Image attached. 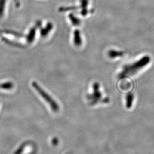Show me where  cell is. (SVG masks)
I'll return each instance as SVG.
<instances>
[{
  "label": "cell",
  "instance_id": "cell-1",
  "mask_svg": "<svg viewBox=\"0 0 154 154\" xmlns=\"http://www.w3.org/2000/svg\"><path fill=\"white\" fill-rule=\"evenodd\" d=\"M151 61V57L149 56L146 55L132 64L125 65L123 67L122 71L119 76V79H123L135 75L138 72L142 70L143 69L150 64Z\"/></svg>",
  "mask_w": 154,
  "mask_h": 154
},
{
  "label": "cell",
  "instance_id": "cell-2",
  "mask_svg": "<svg viewBox=\"0 0 154 154\" xmlns=\"http://www.w3.org/2000/svg\"><path fill=\"white\" fill-rule=\"evenodd\" d=\"M32 86L38 92L43 99L49 104L53 111L57 112L59 111L60 107L58 103L51 97L50 95H49L46 91H45L42 88L40 87L38 83L34 82L32 83Z\"/></svg>",
  "mask_w": 154,
  "mask_h": 154
},
{
  "label": "cell",
  "instance_id": "cell-3",
  "mask_svg": "<svg viewBox=\"0 0 154 154\" xmlns=\"http://www.w3.org/2000/svg\"><path fill=\"white\" fill-rule=\"evenodd\" d=\"M102 95L99 91V83H94L93 85V93L87 96L88 99L90 101V104L92 105H94L98 103L102 98Z\"/></svg>",
  "mask_w": 154,
  "mask_h": 154
},
{
  "label": "cell",
  "instance_id": "cell-4",
  "mask_svg": "<svg viewBox=\"0 0 154 154\" xmlns=\"http://www.w3.org/2000/svg\"><path fill=\"white\" fill-rule=\"evenodd\" d=\"M53 25L51 23H48L46 27L44 28H41L40 30V34L42 37H46L49 32L52 30Z\"/></svg>",
  "mask_w": 154,
  "mask_h": 154
},
{
  "label": "cell",
  "instance_id": "cell-5",
  "mask_svg": "<svg viewBox=\"0 0 154 154\" xmlns=\"http://www.w3.org/2000/svg\"><path fill=\"white\" fill-rule=\"evenodd\" d=\"M37 28V27H35L32 28L30 31L29 32V34L27 36V41L28 43H32L34 41L35 36H36V29Z\"/></svg>",
  "mask_w": 154,
  "mask_h": 154
},
{
  "label": "cell",
  "instance_id": "cell-6",
  "mask_svg": "<svg viewBox=\"0 0 154 154\" xmlns=\"http://www.w3.org/2000/svg\"><path fill=\"white\" fill-rule=\"evenodd\" d=\"M134 99V95L132 92H129L126 96V106L127 108L130 109L132 107Z\"/></svg>",
  "mask_w": 154,
  "mask_h": 154
},
{
  "label": "cell",
  "instance_id": "cell-7",
  "mask_svg": "<svg viewBox=\"0 0 154 154\" xmlns=\"http://www.w3.org/2000/svg\"><path fill=\"white\" fill-rule=\"evenodd\" d=\"M74 43L75 45L77 47L81 46L82 43V40L80 34V32L77 30L74 32Z\"/></svg>",
  "mask_w": 154,
  "mask_h": 154
},
{
  "label": "cell",
  "instance_id": "cell-8",
  "mask_svg": "<svg viewBox=\"0 0 154 154\" xmlns=\"http://www.w3.org/2000/svg\"><path fill=\"white\" fill-rule=\"evenodd\" d=\"M124 52L122 51L111 50L109 51L108 55L111 58H116L117 57H121L124 55Z\"/></svg>",
  "mask_w": 154,
  "mask_h": 154
},
{
  "label": "cell",
  "instance_id": "cell-9",
  "mask_svg": "<svg viewBox=\"0 0 154 154\" xmlns=\"http://www.w3.org/2000/svg\"><path fill=\"white\" fill-rule=\"evenodd\" d=\"M5 33L6 34H10L11 35H13L16 37L22 38L24 37V35L21 33H18L17 32L14 31L12 30H0V33Z\"/></svg>",
  "mask_w": 154,
  "mask_h": 154
},
{
  "label": "cell",
  "instance_id": "cell-10",
  "mask_svg": "<svg viewBox=\"0 0 154 154\" xmlns=\"http://www.w3.org/2000/svg\"><path fill=\"white\" fill-rule=\"evenodd\" d=\"M14 87L13 83L11 82H7L0 84V89L4 90H11Z\"/></svg>",
  "mask_w": 154,
  "mask_h": 154
},
{
  "label": "cell",
  "instance_id": "cell-11",
  "mask_svg": "<svg viewBox=\"0 0 154 154\" xmlns=\"http://www.w3.org/2000/svg\"><path fill=\"white\" fill-rule=\"evenodd\" d=\"M2 40L5 43H7L8 44L11 45V46H14V47H22L23 45L20 44L19 43H16L15 42L12 41L11 40H9L6 38H2Z\"/></svg>",
  "mask_w": 154,
  "mask_h": 154
},
{
  "label": "cell",
  "instance_id": "cell-12",
  "mask_svg": "<svg viewBox=\"0 0 154 154\" xmlns=\"http://www.w3.org/2000/svg\"><path fill=\"white\" fill-rule=\"evenodd\" d=\"M69 18H70V20L71 21L73 25L77 26L80 25V24H81L80 20L78 18L75 16L74 15L72 14H71L69 15Z\"/></svg>",
  "mask_w": 154,
  "mask_h": 154
},
{
  "label": "cell",
  "instance_id": "cell-13",
  "mask_svg": "<svg viewBox=\"0 0 154 154\" xmlns=\"http://www.w3.org/2000/svg\"><path fill=\"white\" fill-rule=\"evenodd\" d=\"M7 0H0V19L4 16Z\"/></svg>",
  "mask_w": 154,
  "mask_h": 154
},
{
  "label": "cell",
  "instance_id": "cell-14",
  "mask_svg": "<svg viewBox=\"0 0 154 154\" xmlns=\"http://www.w3.org/2000/svg\"><path fill=\"white\" fill-rule=\"evenodd\" d=\"M26 146V144H23L20 146V147L18 149V150H17L15 152L14 154H22L23 153L25 149Z\"/></svg>",
  "mask_w": 154,
  "mask_h": 154
},
{
  "label": "cell",
  "instance_id": "cell-15",
  "mask_svg": "<svg viewBox=\"0 0 154 154\" xmlns=\"http://www.w3.org/2000/svg\"><path fill=\"white\" fill-rule=\"evenodd\" d=\"M58 140L56 138L54 139L52 141V144H53L54 145H57V144H58Z\"/></svg>",
  "mask_w": 154,
  "mask_h": 154
},
{
  "label": "cell",
  "instance_id": "cell-16",
  "mask_svg": "<svg viewBox=\"0 0 154 154\" xmlns=\"http://www.w3.org/2000/svg\"><path fill=\"white\" fill-rule=\"evenodd\" d=\"M36 154V152L35 151H34L32 152L30 154Z\"/></svg>",
  "mask_w": 154,
  "mask_h": 154
}]
</instances>
